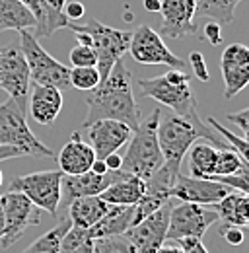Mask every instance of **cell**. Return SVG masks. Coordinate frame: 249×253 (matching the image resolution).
Instances as JSON below:
<instances>
[{
	"instance_id": "1",
	"label": "cell",
	"mask_w": 249,
	"mask_h": 253,
	"mask_svg": "<svg viewBox=\"0 0 249 253\" xmlns=\"http://www.w3.org/2000/svg\"><path fill=\"white\" fill-rule=\"evenodd\" d=\"M86 103L88 115L82 123V128H88L99 119L123 121L132 130L138 126L140 113L132 92V76L123 61L113 64L109 74L86 95Z\"/></svg>"
},
{
	"instance_id": "2",
	"label": "cell",
	"mask_w": 249,
	"mask_h": 253,
	"mask_svg": "<svg viewBox=\"0 0 249 253\" xmlns=\"http://www.w3.org/2000/svg\"><path fill=\"white\" fill-rule=\"evenodd\" d=\"M197 140H207L216 148H230L224 140L218 138V134L201 121L197 119H185L179 115H171L166 121L160 119L158 125V144L164 156V169L169 171L171 175L181 173V162L187 156L189 148Z\"/></svg>"
},
{
	"instance_id": "3",
	"label": "cell",
	"mask_w": 249,
	"mask_h": 253,
	"mask_svg": "<svg viewBox=\"0 0 249 253\" xmlns=\"http://www.w3.org/2000/svg\"><path fill=\"white\" fill-rule=\"evenodd\" d=\"M162 119V109H154L146 119L138 121V126L132 130L128 148L124 152L121 169L148 181L156 171L164 166V156L158 144V125Z\"/></svg>"
},
{
	"instance_id": "4",
	"label": "cell",
	"mask_w": 249,
	"mask_h": 253,
	"mask_svg": "<svg viewBox=\"0 0 249 253\" xmlns=\"http://www.w3.org/2000/svg\"><path fill=\"white\" fill-rule=\"evenodd\" d=\"M138 88L144 97L156 99L158 103L175 111L185 119H197V101L189 86V74L177 68H169L166 74L154 78H140Z\"/></svg>"
},
{
	"instance_id": "5",
	"label": "cell",
	"mask_w": 249,
	"mask_h": 253,
	"mask_svg": "<svg viewBox=\"0 0 249 253\" xmlns=\"http://www.w3.org/2000/svg\"><path fill=\"white\" fill-rule=\"evenodd\" d=\"M20 33V51L30 68V80L39 86H53L64 92L70 88V68L55 57H51L41 45L39 39L30 32L22 30Z\"/></svg>"
},
{
	"instance_id": "6",
	"label": "cell",
	"mask_w": 249,
	"mask_h": 253,
	"mask_svg": "<svg viewBox=\"0 0 249 253\" xmlns=\"http://www.w3.org/2000/svg\"><path fill=\"white\" fill-rule=\"evenodd\" d=\"M66 28L72 30V32H84L90 35L92 49L97 55L95 68H97L101 80L109 74L113 64L123 59V55L128 51V43H130V35H132V32L103 26L97 20H90L84 26H78L76 22H68Z\"/></svg>"
},
{
	"instance_id": "7",
	"label": "cell",
	"mask_w": 249,
	"mask_h": 253,
	"mask_svg": "<svg viewBox=\"0 0 249 253\" xmlns=\"http://www.w3.org/2000/svg\"><path fill=\"white\" fill-rule=\"evenodd\" d=\"M0 144L18 146L28 156L55 158V152L45 146L28 126V111L10 97L0 103Z\"/></svg>"
},
{
	"instance_id": "8",
	"label": "cell",
	"mask_w": 249,
	"mask_h": 253,
	"mask_svg": "<svg viewBox=\"0 0 249 253\" xmlns=\"http://www.w3.org/2000/svg\"><path fill=\"white\" fill-rule=\"evenodd\" d=\"M61 169H47V171H33L26 175H16L10 183V191H18L28 197L31 203L49 212L51 216L59 214L61 207Z\"/></svg>"
},
{
	"instance_id": "9",
	"label": "cell",
	"mask_w": 249,
	"mask_h": 253,
	"mask_svg": "<svg viewBox=\"0 0 249 253\" xmlns=\"http://www.w3.org/2000/svg\"><path fill=\"white\" fill-rule=\"evenodd\" d=\"M4 209V228L0 232V250L12 248L33 226L41 224L43 211L37 209L28 197L18 191H8L0 195Z\"/></svg>"
},
{
	"instance_id": "10",
	"label": "cell",
	"mask_w": 249,
	"mask_h": 253,
	"mask_svg": "<svg viewBox=\"0 0 249 253\" xmlns=\"http://www.w3.org/2000/svg\"><path fill=\"white\" fill-rule=\"evenodd\" d=\"M214 222H218L216 211L193 203H177L171 207L166 238L169 242H177L183 238L203 240V236Z\"/></svg>"
},
{
	"instance_id": "11",
	"label": "cell",
	"mask_w": 249,
	"mask_h": 253,
	"mask_svg": "<svg viewBox=\"0 0 249 253\" xmlns=\"http://www.w3.org/2000/svg\"><path fill=\"white\" fill-rule=\"evenodd\" d=\"M128 53L140 64H167L169 68H177V70H185L187 66L183 59H179L167 49L164 37L146 24L138 26L132 32L130 43H128Z\"/></svg>"
},
{
	"instance_id": "12",
	"label": "cell",
	"mask_w": 249,
	"mask_h": 253,
	"mask_svg": "<svg viewBox=\"0 0 249 253\" xmlns=\"http://www.w3.org/2000/svg\"><path fill=\"white\" fill-rule=\"evenodd\" d=\"M30 82V68L20 47L8 45L0 49V88L26 111H28Z\"/></svg>"
},
{
	"instance_id": "13",
	"label": "cell",
	"mask_w": 249,
	"mask_h": 253,
	"mask_svg": "<svg viewBox=\"0 0 249 253\" xmlns=\"http://www.w3.org/2000/svg\"><path fill=\"white\" fill-rule=\"evenodd\" d=\"M171 199L164 203L156 212L146 216L144 220L130 226L123 236L130 242V246L138 253H154L158 248H162L167 238V224H169V212H171Z\"/></svg>"
},
{
	"instance_id": "14",
	"label": "cell",
	"mask_w": 249,
	"mask_h": 253,
	"mask_svg": "<svg viewBox=\"0 0 249 253\" xmlns=\"http://www.w3.org/2000/svg\"><path fill=\"white\" fill-rule=\"evenodd\" d=\"M230 191L228 185L218 183L212 179H203V177H191L179 173L173 181V187L169 191V197L179 201V203H193V205H218Z\"/></svg>"
},
{
	"instance_id": "15",
	"label": "cell",
	"mask_w": 249,
	"mask_h": 253,
	"mask_svg": "<svg viewBox=\"0 0 249 253\" xmlns=\"http://www.w3.org/2000/svg\"><path fill=\"white\" fill-rule=\"evenodd\" d=\"M126 171L123 169H109L105 173L86 171L80 175H62L61 179V205L66 209L78 197H93L105 191L111 183L123 179Z\"/></svg>"
},
{
	"instance_id": "16",
	"label": "cell",
	"mask_w": 249,
	"mask_h": 253,
	"mask_svg": "<svg viewBox=\"0 0 249 253\" xmlns=\"http://www.w3.org/2000/svg\"><path fill=\"white\" fill-rule=\"evenodd\" d=\"M162 26L160 35L167 39H183L197 33L195 0H160Z\"/></svg>"
},
{
	"instance_id": "17",
	"label": "cell",
	"mask_w": 249,
	"mask_h": 253,
	"mask_svg": "<svg viewBox=\"0 0 249 253\" xmlns=\"http://www.w3.org/2000/svg\"><path fill=\"white\" fill-rule=\"evenodd\" d=\"M220 68L224 78V95L232 99L249 84V49L242 43H232L222 51Z\"/></svg>"
},
{
	"instance_id": "18",
	"label": "cell",
	"mask_w": 249,
	"mask_h": 253,
	"mask_svg": "<svg viewBox=\"0 0 249 253\" xmlns=\"http://www.w3.org/2000/svg\"><path fill=\"white\" fill-rule=\"evenodd\" d=\"M88 130V144L92 146L93 154L97 160H103L105 156L119 152L132 136V128L115 119H99L86 128Z\"/></svg>"
},
{
	"instance_id": "19",
	"label": "cell",
	"mask_w": 249,
	"mask_h": 253,
	"mask_svg": "<svg viewBox=\"0 0 249 253\" xmlns=\"http://www.w3.org/2000/svg\"><path fill=\"white\" fill-rule=\"evenodd\" d=\"M62 109V92L53 86L33 84L28 95V115L39 125H51L57 121Z\"/></svg>"
},
{
	"instance_id": "20",
	"label": "cell",
	"mask_w": 249,
	"mask_h": 253,
	"mask_svg": "<svg viewBox=\"0 0 249 253\" xmlns=\"http://www.w3.org/2000/svg\"><path fill=\"white\" fill-rule=\"evenodd\" d=\"M59 162V168L64 175H80L90 171L95 154L92 146L80 136V132H72L70 140L62 146V150L55 156Z\"/></svg>"
},
{
	"instance_id": "21",
	"label": "cell",
	"mask_w": 249,
	"mask_h": 253,
	"mask_svg": "<svg viewBox=\"0 0 249 253\" xmlns=\"http://www.w3.org/2000/svg\"><path fill=\"white\" fill-rule=\"evenodd\" d=\"M111 205H107L105 201H101L97 195L93 197H78L74 199L66 209H68V220L70 226H78V228H86L90 230L99 218H103V214L109 211Z\"/></svg>"
},
{
	"instance_id": "22",
	"label": "cell",
	"mask_w": 249,
	"mask_h": 253,
	"mask_svg": "<svg viewBox=\"0 0 249 253\" xmlns=\"http://www.w3.org/2000/svg\"><path fill=\"white\" fill-rule=\"evenodd\" d=\"M146 193V181H142L136 175L126 173L123 179L111 183L105 191H101L97 197L105 201L107 205H123V207H132L140 201V197Z\"/></svg>"
},
{
	"instance_id": "23",
	"label": "cell",
	"mask_w": 249,
	"mask_h": 253,
	"mask_svg": "<svg viewBox=\"0 0 249 253\" xmlns=\"http://www.w3.org/2000/svg\"><path fill=\"white\" fill-rule=\"evenodd\" d=\"M132 207H123V205H111L109 211L103 214V218L95 222L88 230L92 240L97 238H107V236H123L124 232L132 226Z\"/></svg>"
},
{
	"instance_id": "24",
	"label": "cell",
	"mask_w": 249,
	"mask_h": 253,
	"mask_svg": "<svg viewBox=\"0 0 249 253\" xmlns=\"http://www.w3.org/2000/svg\"><path fill=\"white\" fill-rule=\"evenodd\" d=\"M216 214L224 226L246 228L249 224V195L242 191H230L216 205Z\"/></svg>"
},
{
	"instance_id": "25",
	"label": "cell",
	"mask_w": 249,
	"mask_h": 253,
	"mask_svg": "<svg viewBox=\"0 0 249 253\" xmlns=\"http://www.w3.org/2000/svg\"><path fill=\"white\" fill-rule=\"evenodd\" d=\"M68 0H39V18L35 22V28L31 33L39 37H51L55 32L66 28L68 20L62 12L64 4Z\"/></svg>"
},
{
	"instance_id": "26",
	"label": "cell",
	"mask_w": 249,
	"mask_h": 253,
	"mask_svg": "<svg viewBox=\"0 0 249 253\" xmlns=\"http://www.w3.org/2000/svg\"><path fill=\"white\" fill-rule=\"evenodd\" d=\"M218 150L216 146H212L207 140H197L191 144L189 148V171L191 177H210L216 171L218 162Z\"/></svg>"
},
{
	"instance_id": "27",
	"label": "cell",
	"mask_w": 249,
	"mask_h": 253,
	"mask_svg": "<svg viewBox=\"0 0 249 253\" xmlns=\"http://www.w3.org/2000/svg\"><path fill=\"white\" fill-rule=\"evenodd\" d=\"M35 28V16L18 0H0V33Z\"/></svg>"
},
{
	"instance_id": "28",
	"label": "cell",
	"mask_w": 249,
	"mask_h": 253,
	"mask_svg": "<svg viewBox=\"0 0 249 253\" xmlns=\"http://www.w3.org/2000/svg\"><path fill=\"white\" fill-rule=\"evenodd\" d=\"M244 0H195V18H207L218 26H228L234 22L238 4Z\"/></svg>"
},
{
	"instance_id": "29",
	"label": "cell",
	"mask_w": 249,
	"mask_h": 253,
	"mask_svg": "<svg viewBox=\"0 0 249 253\" xmlns=\"http://www.w3.org/2000/svg\"><path fill=\"white\" fill-rule=\"evenodd\" d=\"M68 228H70V220L64 218L59 226H55L53 230H49L47 234H43L41 238H37L22 253H61L62 236L68 232Z\"/></svg>"
},
{
	"instance_id": "30",
	"label": "cell",
	"mask_w": 249,
	"mask_h": 253,
	"mask_svg": "<svg viewBox=\"0 0 249 253\" xmlns=\"http://www.w3.org/2000/svg\"><path fill=\"white\" fill-rule=\"evenodd\" d=\"M101 82L95 66H74L70 68V86L82 92H92Z\"/></svg>"
},
{
	"instance_id": "31",
	"label": "cell",
	"mask_w": 249,
	"mask_h": 253,
	"mask_svg": "<svg viewBox=\"0 0 249 253\" xmlns=\"http://www.w3.org/2000/svg\"><path fill=\"white\" fill-rule=\"evenodd\" d=\"M207 123H208V126L216 132V134H222V138H224V142L232 148V150H236L242 158L248 162V154H249V142H248V138H244V136H238V134H234V132H230L228 128L224 125H220L214 117H208L207 119Z\"/></svg>"
},
{
	"instance_id": "32",
	"label": "cell",
	"mask_w": 249,
	"mask_h": 253,
	"mask_svg": "<svg viewBox=\"0 0 249 253\" xmlns=\"http://www.w3.org/2000/svg\"><path fill=\"white\" fill-rule=\"evenodd\" d=\"M93 253H138L124 236H107L93 240Z\"/></svg>"
},
{
	"instance_id": "33",
	"label": "cell",
	"mask_w": 249,
	"mask_h": 253,
	"mask_svg": "<svg viewBox=\"0 0 249 253\" xmlns=\"http://www.w3.org/2000/svg\"><path fill=\"white\" fill-rule=\"evenodd\" d=\"M70 63H72V68L74 66H95L97 64V55L92 47H86V45H78L72 47L70 51Z\"/></svg>"
},
{
	"instance_id": "34",
	"label": "cell",
	"mask_w": 249,
	"mask_h": 253,
	"mask_svg": "<svg viewBox=\"0 0 249 253\" xmlns=\"http://www.w3.org/2000/svg\"><path fill=\"white\" fill-rule=\"evenodd\" d=\"M189 64L193 66V72H195V76H197L201 82H208V80H210V74H208V70H207V63H205L203 53L193 51V53L189 55Z\"/></svg>"
},
{
	"instance_id": "35",
	"label": "cell",
	"mask_w": 249,
	"mask_h": 253,
	"mask_svg": "<svg viewBox=\"0 0 249 253\" xmlns=\"http://www.w3.org/2000/svg\"><path fill=\"white\" fill-rule=\"evenodd\" d=\"M62 12H64V16H66L68 22H76V20L84 18L86 6H84L82 2H78V0H72V2H66V4H64Z\"/></svg>"
},
{
	"instance_id": "36",
	"label": "cell",
	"mask_w": 249,
	"mask_h": 253,
	"mask_svg": "<svg viewBox=\"0 0 249 253\" xmlns=\"http://www.w3.org/2000/svg\"><path fill=\"white\" fill-rule=\"evenodd\" d=\"M175 244L181 248L183 253H208L203 240H199V238H183V240H177Z\"/></svg>"
},
{
	"instance_id": "37",
	"label": "cell",
	"mask_w": 249,
	"mask_h": 253,
	"mask_svg": "<svg viewBox=\"0 0 249 253\" xmlns=\"http://www.w3.org/2000/svg\"><path fill=\"white\" fill-rule=\"evenodd\" d=\"M220 28H222V26H218L216 22H210V20H208V22L205 24V28H203V37H205L210 45H214V47L222 43V33H220L222 30H220Z\"/></svg>"
},
{
	"instance_id": "38",
	"label": "cell",
	"mask_w": 249,
	"mask_h": 253,
	"mask_svg": "<svg viewBox=\"0 0 249 253\" xmlns=\"http://www.w3.org/2000/svg\"><path fill=\"white\" fill-rule=\"evenodd\" d=\"M222 238L230 244V246H242L244 244V228H236V226H224L222 230Z\"/></svg>"
},
{
	"instance_id": "39",
	"label": "cell",
	"mask_w": 249,
	"mask_h": 253,
	"mask_svg": "<svg viewBox=\"0 0 249 253\" xmlns=\"http://www.w3.org/2000/svg\"><path fill=\"white\" fill-rule=\"evenodd\" d=\"M249 109H242V111H238V113H230L228 115V121H232V123H236V125L242 128V132H244V138H248V132H249Z\"/></svg>"
},
{
	"instance_id": "40",
	"label": "cell",
	"mask_w": 249,
	"mask_h": 253,
	"mask_svg": "<svg viewBox=\"0 0 249 253\" xmlns=\"http://www.w3.org/2000/svg\"><path fill=\"white\" fill-rule=\"evenodd\" d=\"M103 162H105L107 169H121V162H123V158H121V154L113 152V154L105 156V158H103Z\"/></svg>"
},
{
	"instance_id": "41",
	"label": "cell",
	"mask_w": 249,
	"mask_h": 253,
	"mask_svg": "<svg viewBox=\"0 0 249 253\" xmlns=\"http://www.w3.org/2000/svg\"><path fill=\"white\" fill-rule=\"evenodd\" d=\"M66 253H93V240H88V242H84V244L72 248L70 252H66Z\"/></svg>"
},
{
	"instance_id": "42",
	"label": "cell",
	"mask_w": 249,
	"mask_h": 253,
	"mask_svg": "<svg viewBox=\"0 0 249 253\" xmlns=\"http://www.w3.org/2000/svg\"><path fill=\"white\" fill-rule=\"evenodd\" d=\"M18 2H22L30 10L31 14L35 16V22H37V18H39V0H18Z\"/></svg>"
},
{
	"instance_id": "43",
	"label": "cell",
	"mask_w": 249,
	"mask_h": 253,
	"mask_svg": "<svg viewBox=\"0 0 249 253\" xmlns=\"http://www.w3.org/2000/svg\"><path fill=\"white\" fill-rule=\"evenodd\" d=\"M154 253H183V252H181V248H179L177 244H164V246L158 248Z\"/></svg>"
},
{
	"instance_id": "44",
	"label": "cell",
	"mask_w": 249,
	"mask_h": 253,
	"mask_svg": "<svg viewBox=\"0 0 249 253\" xmlns=\"http://www.w3.org/2000/svg\"><path fill=\"white\" fill-rule=\"evenodd\" d=\"M90 171H93V173H99V175H101V173H105V171H109V169H107V166H105V162H103V160H93V164H92V168H90Z\"/></svg>"
},
{
	"instance_id": "45",
	"label": "cell",
	"mask_w": 249,
	"mask_h": 253,
	"mask_svg": "<svg viewBox=\"0 0 249 253\" xmlns=\"http://www.w3.org/2000/svg\"><path fill=\"white\" fill-rule=\"evenodd\" d=\"M146 12H160V0H142Z\"/></svg>"
},
{
	"instance_id": "46",
	"label": "cell",
	"mask_w": 249,
	"mask_h": 253,
	"mask_svg": "<svg viewBox=\"0 0 249 253\" xmlns=\"http://www.w3.org/2000/svg\"><path fill=\"white\" fill-rule=\"evenodd\" d=\"M4 228V209H2V199H0V232Z\"/></svg>"
},
{
	"instance_id": "47",
	"label": "cell",
	"mask_w": 249,
	"mask_h": 253,
	"mask_svg": "<svg viewBox=\"0 0 249 253\" xmlns=\"http://www.w3.org/2000/svg\"><path fill=\"white\" fill-rule=\"evenodd\" d=\"M2 181H4V177H2V171H0V187H2Z\"/></svg>"
}]
</instances>
